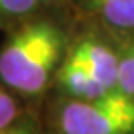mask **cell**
Returning a JSON list of instances; mask_svg holds the SVG:
<instances>
[{"mask_svg": "<svg viewBox=\"0 0 134 134\" xmlns=\"http://www.w3.org/2000/svg\"><path fill=\"white\" fill-rule=\"evenodd\" d=\"M63 51V35L49 21H30L0 51V79L21 94H38L49 84Z\"/></svg>", "mask_w": 134, "mask_h": 134, "instance_id": "obj_1", "label": "cell"}, {"mask_svg": "<svg viewBox=\"0 0 134 134\" xmlns=\"http://www.w3.org/2000/svg\"><path fill=\"white\" fill-rule=\"evenodd\" d=\"M65 134H134V98L111 91L92 101H70L59 117Z\"/></svg>", "mask_w": 134, "mask_h": 134, "instance_id": "obj_2", "label": "cell"}, {"mask_svg": "<svg viewBox=\"0 0 134 134\" xmlns=\"http://www.w3.org/2000/svg\"><path fill=\"white\" fill-rule=\"evenodd\" d=\"M85 65V68L94 75L98 82L108 91H119V65L120 59L113 51L104 47L103 44L84 40L71 52Z\"/></svg>", "mask_w": 134, "mask_h": 134, "instance_id": "obj_3", "label": "cell"}, {"mask_svg": "<svg viewBox=\"0 0 134 134\" xmlns=\"http://www.w3.org/2000/svg\"><path fill=\"white\" fill-rule=\"evenodd\" d=\"M58 80L68 94L79 98L80 101L99 99L111 92L101 82H98V79L85 68V65L75 54H70L68 59L63 63L58 73Z\"/></svg>", "mask_w": 134, "mask_h": 134, "instance_id": "obj_4", "label": "cell"}, {"mask_svg": "<svg viewBox=\"0 0 134 134\" xmlns=\"http://www.w3.org/2000/svg\"><path fill=\"white\" fill-rule=\"evenodd\" d=\"M96 12L115 28H134V0H91Z\"/></svg>", "mask_w": 134, "mask_h": 134, "instance_id": "obj_5", "label": "cell"}, {"mask_svg": "<svg viewBox=\"0 0 134 134\" xmlns=\"http://www.w3.org/2000/svg\"><path fill=\"white\" fill-rule=\"evenodd\" d=\"M38 0H0V23H16L30 18Z\"/></svg>", "mask_w": 134, "mask_h": 134, "instance_id": "obj_6", "label": "cell"}, {"mask_svg": "<svg viewBox=\"0 0 134 134\" xmlns=\"http://www.w3.org/2000/svg\"><path fill=\"white\" fill-rule=\"evenodd\" d=\"M119 91L134 98V45L125 56L120 59L119 65Z\"/></svg>", "mask_w": 134, "mask_h": 134, "instance_id": "obj_7", "label": "cell"}, {"mask_svg": "<svg viewBox=\"0 0 134 134\" xmlns=\"http://www.w3.org/2000/svg\"><path fill=\"white\" fill-rule=\"evenodd\" d=\"M19 108L10 94L0 89V129H5L18 120Z\"/></svg>", "mask_w": 134, "mask_h": 134, "instance_id": "obj_8", "label": "cell"}, {"mask_svg": "<svg viewBox=\"0 0 134 134\" xmlns=\"http://www.w3.org/2000/svg\"><path fill=\"white\" fill-rule=\"evenodd\" d=\"M0 134H38L35 125L28 120H23L19 124H12L5 129H0Z\"/></svg>", "mask_w": 134, "mask_h": 134, "instance_id": "obj_9", "label": "cell"}, {"mask_svg": "<svg viewBox=\"0 0 134 134\" xmlns=\"http://www.w3.org/2000/svg\"><path fill=\"white\" fill-rule=\"evenodd\" d=\"M38 2H44V4H51V2H56V0H38Z\"/></svg>", "mask_w": 134, "mask_h": 134, "instance_id": "obj_10", "label": "cell"}]
</instances>
